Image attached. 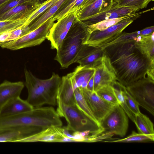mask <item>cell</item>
Instances as JSON below:
<instances>
[{
    "label": "cell",
    "instance_id": "cell-8",
    "mask_svg": "<svg viewBox=\"0 0 154 154\" xmlns=\"http://www.w3.org/2000/svg\"><path fill=\"white\" fill-rule=\"evenodd\" d=\"M128 117L120 105L117 104L103 119L100 126L104 132L123 137L128 128Z\"/></svg>",
    "mask_w": 154,
    "mask_h": 154
},
{
    "label": "cell",
    "instance_id": "cell-38",
    "mask_svg": "<svg viewBox=\"0 0 154 154\" xmlns=\"http://www.w3.org/2000/svg\"><path fill=\"white\" fill-rule=\"evenodd\" d=\"M9 0H0V6Z\"/></svg>",
    "mask_w": 154,
    "mask_h": 154
},
{
    "label": "cell",
    "instance_id": "cell-24",
    "mask_svg": "<svg viewBox=\"0 0 154 154\" xmlns=\"http://www.w3.org/2000/svg\"><path fill=\"white\" fill-rule=\"evenodd\" d=\"M85 0H65L54 15L55 20H58L71 11H76Z\"/></svg>",
    "mask_w": 154,
    "mask_h": 154
},
{
    "label": "cell",
    "instance_id": "cell-2",
    "mask_svg": "<svg viewBox=\"0 0 154 154\" xmlns=\"http://www.w3.org/2000/svg\"><path fill=\"white\" fill-rule=\"evenodd\" d=\"M25 85L28 93L26 100L33 108L45 104L55 106L58 88L61 80L58 74L53 73L49 78L39 79L25 68Z\"/></svg>",
    "mask_w": 154,
    "mask_h": 154
},
{
    "label": "cell",
    "instance_id": "cell-39",
    "mask_svg": "<svg viewBox=\"0 0 154 154\" xmlns=\"http://www.w3.org/2000/svg\"><path fill=\"white\" fill-rule=\"evenodd\" d=\"M115 0H113V1Z\"/></svg>",
    "mask_w": 154,
    "mask_h": 154
},
{
    "label": "cell",
    "instance_id": "cell-6",
    "mask_svg": "<svg viewBox=\"0 0 154 154\" xmlns=\"http://www.w3.org/2000/svg\"><path fill=\"white\" fill-rule=\"evenodd\" d=\"M55 21L53 17L35 29L16 39L5 43L1 47L16 50L39 45L47 38Z\"/></svg>",
    "mask_w": 154,
    "mask_h": 154
},
{
    "label": "cell",
    "instance_id": "cell-5",
    "mask_svg": "<svg viewBox=\"0 0 154 154\" xmlns=\"http://www.w3.org/2000/svg\"><path fill=\"white\" fill-rule=\"evenodd\" d=\"M152 10L151 8L146 10L137 13L134 16L121 21L118 23L102 31L95 30L90 35L85 44L100 47L103 49L109 43L116 39L123 31L141 14Z\"/></svg>",
    "mask_w": 154,
    "mask_h": 154
},
{
    "label": "cell",
    "instance_id": "cell-34",
    "mask_svg": "<svg viewBox=\"0 0 154 154\" xmlns=\"http://www.w3.org/2000/svg\"><path fill=\"white\" fill-rule=\"evenodd\" d=\"M33 0H9L0 6V15L21 4Z\"/></svg>",
    "mask_w": 154,
    "mask_h": 154
},
{
    "label": "cell",
    "instance_id": "cell-1",
    "mask_svg": "<svg viewBox=\"0 0 154 154\" xmlns=\"http://www.w3.org/2000/svg\"><path fill=\"white\" fill-rule=\"evenodd\" d=\"M135 41L114 44L103 49L109 59L117 81L125 86L144 79L154 80V61L135 47Z\"/></svg>",
    "mask_w": 154,
    "mask_h": 154
},
{
    "label": "cell",
    "instance_id": "cell-19",
    "mask_svg": "<svg viewBox=\"0 0 154 154\" xmlns=\"http://www.w3.org/2000/svg\"><path fill=\"white\" fill-rule=\"evenodd\" d=\"M113 4V0H94L85 8L76 11L77 17L82 21L110 9Z\"/></svg>",
    "mask_w": 154,
    "mask_h": 154
},
{
    "label": "cell",
    "instance_id": "cell-35",
    "mask_svg": "<svg viewBox=\"0 0 154 154\" xmlns=\"http://www.w3.org/2000/svg\"><path fill=\"white\" fill-rule=\"evenodd\" d=\"M154 32L153 26L147 27L141 30V35L145 36L150 35Z\"/></svg>",
    "mask_w": 154,
    "mask_h": 154
},
{
    "label": "cell",
    "instance_id": "cell-23",
    "mask_svg": "<svg viewBox=\"0 0 154 154\" xmlns=\"http://www.w3.org/2000/svg\"><path fill=\"white\" fill-rule=\"evenodd\" d=\"M134 123L139 133L154 136L153 125L147 116L140 112L134 115Z\"/></svg>",
    "mask_w": 154,
    "mask_h": 154
},
{
    "label": "cell",
    "instance_id": "cell-25",
    "mask_svg": "<svg viewBox=\"0 0 154 154\" xmlns=\"http://www.w3.org/2000/svg\"><path fill=\"white\" fill-rule=\"evenodd\" d=\"M74 93L75 105L78 108L98 126L101 127L100 123L95 118L85 100L82 94L81 88L75 89Z\"/></svg>",
    "mask_w": 154,
    "mask_h": 154
},
{
    "label": "cell",
    "instance_id": "cell-3",
    "mask_svg": "<svg viewBox=\"0 0 154 154\" xmlns=\"http://www.w3.org/2000/svg\"><path fill=\"white\" fill-rule=\"evenodd\" d=\"M88 26L76 17L63 40L60 48L57 50L54 58V60L60 64L62 68H67L74 63L78 54L90 34Z\"/></svg>",
    "mask_w": 154,
    "mask_h": 154
},
{
    "label": "cell",
    "instance_id": "cell-10",
    "mask_svg": "<svg viewBox=\"0 0 154 154\" xmlns=\"http://www.w3.org/2000/svg\"><path fill=\"white\" fill-rule=\"evenodd\" d=\"M94 69V89L95 91L106 85H113L117 81L114 69L109 57L105 54L93 68Z\"/></svg>",
    "mask_w": 154,
    "mask_h": 154
},
{
    "label": "cell",
    "instance_id": "cell-18",
    "mask_svg": "<svg viewBox=\"0 0 154 154\" xmlns=\"http://www.w3.org/2000/svg\"><path fill=\"white\" fill-rule=\"evenodd\" d=\"M24 86L21 81L5 80L0 84V107L11 99L19 97Z\"/></svg>",
    "mask_w": 154,
    "mask_h": 154
},
{
    "label": "cell",
    "instance_id": "cell-4",
    "mask_svg": "<svg viewBox=\"0 0 154 154\" xmlns=\"http://www.w3.org/2000/svg\"><path fill=\"white\" fill-rule=\"evenodd\" d=\"M56 112L60 117L66 119L67 125L65 128L69 131H82L90 130L97 135L103 132L102 128L92 121L77 106L65 105L57 100Z\"/></svg>",
    "mask_w": 154,
    "mask_h": 154
},
{
    "label": "cell",
    "instance_id": "cell-22",
    "mask_svg": "<svg viewBox=\"0 0 154 154\" xmlns=\"http://www.w3.org/2000/svg\"><path fill=\"white\" fill-rule=\"evenodd\" d=\"M134 45L142 54L154 61V32L148 35L142 36L140 41L135 42Z\"/></svg>",
    "mask_w": 154,
    "mask_h": 154
},
{
    "label": "cell",
    "instance_id": "cell-11",
    "mask_svg": "<svg viewBox=\"0 0 154 154\" xmlns=\"http://www.w3.org/2000/svg\"><path fill=\"white\" fill-rule=\"evenodd\" d=\"M82 94L97 120L100 123L113 108L114 105L103 100L94 91L81 88Z\"/></svg>",
    "mask_w": 154,
    "mask_h": 154
},
{
    "label": "cell",
    "instance_id": "cell-12",
    "mask_svg": "<svg viewBox=\"0 0 154 154\" xmlns=\"http://www.w3.org/2000/svg\"><path fill=\"white\" fill-rule=\"evenodd\" d=\"M42 129L32 126L0 128V142H29L30 137Z\"/></svg>",
    "mask_w": 154,
    "mask_h": 154
},
{
    "label": "cell",
    "instance_id": "cell-21",
    "mask_svg": "<svg viewBox=\"0 0 154 154\" xmlns=\"http://www.w3.org/2000/svg\"><path fill=\"white\" fill-rule=\"evenodd\" d=\"M65 0H58L29 23L28 25L29 32L38 28L46 21L53 17Z\"/></svg>",
    "mask_w": 154,
    "mask_h": 154
},
{
    "label": "cell",
    "instance_id": "cell-9",
    "mask_svg": "<svg viewBox=\"0 0 154 154\" xmlns=\"http://www.w3.org/2000/svg\"><path fill=\"white\" fill-rule=\"evenodd\" d=\"M76 17V11H71L53 24L47 38L51 49L57 50L60 48Z\"/></svg>",
    "mask_w": 154,
    "mask_h": 154
},
{
    "label": "cell",
    "instance_id": "cell-7",
    "mask_svg": "<svg viewBox=\"0 0 154 154\" xmlns=\"http://www.w3.org/2000/svg\"><path fill=\"white\" fill-rule=\"evenodd\" d=\"M125 87L139 106L154 116V80L144 79Z\"/></svg>",
    "mask_w": 154,
    "mask_h": 154
},
{
    "label": "cell",
    "instance_id": "cell-37",
    "mask_svg": "<svg viewBox=\"0 0 154 154\" xmlns=\"http://www.w3.org/2000/svg\"><path fill=\"white\" fill-rule=\"evenodd\" d=\"M36 2L42 3L49 0H33Z\"/></svg>",
    "mask_w": 154,
    "mask_h": 154
},
{
    "label": "cell",
    "instance_id": "cell-26",
    "mask_svg": "<svg viewBox=\"0 0 154 154\" xmlns=\"http://www.w3.org/2000/svg\"><path fill=\"white\" fill-rule=\"evenodd\" d=\"M95 91L99 96L106 101L114 105L119 104L113 85H103Z\"/></svg>",
    "mask_w": 154,
    "mask_h": 154
},
{
    "label": "cell",
    "instance_id": "cell-36",
    "mask_svg": "<svg viewBox=\"0 0 154 154\" xmlns=\"http://www.w3.org/2000/svg\"><path fill=\"white\" fill-rule=\"evenodd\" d=\"M94 72L90 79L86 87V88L87 89L91 91H94Z\"/></svg>",
    "mask_w": 154,
    "mask_h": 154
},
{
    "label": "cell",
    "instance_id": "cell-14",
    "mask_svg": "<svg viewBox=\"0 0 154 154\" xmlns=\"http://www.w3.org/2000/svg\"><path fill=\"white\" fill-rule=\"evenodd\" d=\"M42 3L32 0L19 4L0 15V21L26 19Z\"/></svg>",
    "mask_w": 154,
    "mask_h": 154
},
{
    "label": "cell",
    "instance_id": "cell-20",
    "mask_svg": "<svg viewBox=\"0 0 154 154\" xmlns=\"http://www.w3.org/2000/svg\"><path fill=\"white\" fill-rule=\"evenodd\" d=\"M61 128L52 126L43 129L30 136L29 142H61L65 136Z\"/></svg>",
    "mask_w": 154,
    "mask_h": 154
},
{
    "label": "cell",
    "instance_id": "cell-30",
    "mask_svg": "<svg viewBox=\"0 0 154 154\" xmlns=\"http://www.w3.org/2000/svg\"><path fill=\"white\" fill-rule=\"evenodd\" d=\"M154 0H115L113 1L116 6L128 7L139 10L146 7L149 3Z\"/></svg>",
    "mask_w": 154,
    "mask_h": 154
},
{
    "label": "cell",
    "instance_id": "cell-16",
    "mask_svg": "<svg viewBox=\"0 0 154 154\" xmlns=\"http://www.w3.org/2000/svg\"><path fill=\"white\" fill-rule=\"evenodd\" d=\"M76 88L71 72L63 76L58 90L57 100L66 105H75L74 91Z\"/></svg>",
    "mask_w": 154,
    "mask_h": 154
},
{
    "label": "cell",
    "instance_id": "cell-27",
    "mask_svg": "<svg viewBox=\"0 0 154 154\" xmlns=\"http://www.w3.org/2000/svg\"><path fill=\"white\" fill-rule=\"evenodd\" d=\"M137 13L122 17L110 19L102 20L95 24L88 25V29L91 34L95 30L102 31L114 25L123 20L131 17L135 15Z\"/></svg>",
    "mask_w": 154,
    "mask_h": 154
},
{
    "label": "cell",
    "instance_id": "cell-32",
    "mask_svg": "<svg viewBox=\"0 0 154 154\" xmlns=\"http://www.w3.org/2000/svg\"><path fill=\"white\" fill-rule=\"evenodd\" d=\"M118 82L123 91L126 103L131 111L134 115L140 112L139 106L137 103L127 91L125 87Z\"/></svg>",
    "mask_w": 154,
    "mask_h": 154
},
{
    "label": "cell",
    "instance_id": "cell-33",
    "mask_svg": "<svg viewBox=\"0 0 154 154\" xmlns=\"http://www.w3.org/2000/svg\"><path fill=\"white\" fill-rule=\"evenodd\" d=\"M58 0H49L42 4L34 11L26 20L25 26L28 25L39 15L45 11Z\"/></svg>",
    "mask_w": 154,
    "mask_h": 154
},
{
    "label": "cell",
    "instance_id": "cell-17",
    "mask_svg": "<svg viewBox=\"0 0 154 154\" xmlns=\"http://www.w3.org/2000/svg\"><path fill=\"white\" fill-rule=\"evenodd\" d=\"M33 107L20 97L13 98L0 107V116L18 115L32 110Z\"/></svg>",
    "mask_w": 154,
    "mask_h": 154
},
{
    "label": "cell",
    "instance_id": "cell-15",
    "mask_svg": "<svg viewBox=\"0 0 154 154\" xmlns=\"http://www.w3.org/2000/svg\"><path fill=\"white\" fill-rule=\"evenodd\" d=\"M104 54L103 49L84 44L76 57L75 63L85 68H93Z\"/></svg>",
    "mask_w": 154,
    "mask_h": 154
},
{
    "label": "cell",
    "instance_id": "cell-13",
    "mask_svg": "<svg viewBox=\"0 0 154 154\" xmlns=\"http://www.w3.org/2000/svg\"><path fill=\"white\" fill-rule=\"evenodd\" d=\"M139 10L137 8L128 7L117 6L116 3L113 2L112 6L110 9L81 21L88 25H90L103 20L122 17L134 14Z\"/></svg>",
    "mask_w": 154,
    "mask_h": 154
},
{
    "label": "cell",
    "instance_id": "cell-31",
    "mask_svg": "<svg viewBox=\"0 0 154 154\" xmlns=\"http://www.w3.org/2000/svg\"><path fill=\"white\" fill-rule=\"evenodd\" d=\"M26 19L17 21H0V35L8 32L13 31L24 24Z\"/></svg>",
    "mask_w": 154,
    "mask_h": 154
},
{
    "label": "cell",
    "instance_id": "cell-29",
    "mask_svg": "<svg viewBox=\"0 0 154 154\" xmlns=\"http://www.w3.org/2000/svg\"><path fill=\"white\" fill-rule=\"evenodd\" d=\"M154 141V136L147 135L133 131L131 134L123 139L111 140V142H145Z\"/></svg>",
    "mask_w": 154,
    "mask_h": 154
},
{
    "label": "cell",
    "instance_id": "cell-28",
    "mask_svg": "<svg viewBox=\"0 0 154 154\" xmlns=\"http://www.w3.org/2000/svg\"><path fill=\"white\" fill-rule=\"evenodd\" d=\"M113 86L119 104L123 108L128 117L134 122V115L128 106L123 91L119 86L118 81H116Z\"/></svg>",
    "mask_w": 154,
    "mask_h": 154
}]
</instances>
